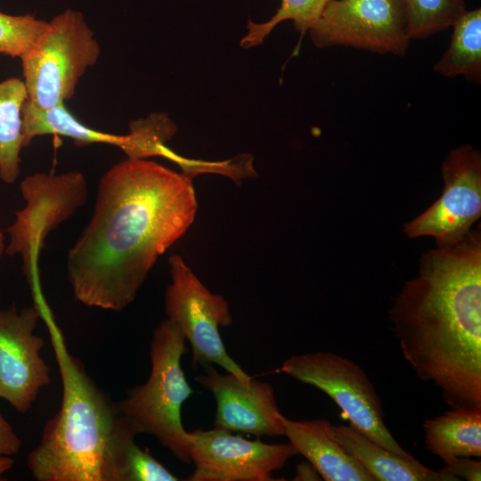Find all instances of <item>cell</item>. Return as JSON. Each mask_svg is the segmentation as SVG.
<instances>
[{
	"label": "cell",
	"instance_id": "obj_23",
	"mask_svg": "<svg viewBox=\"0 0 481 481\" xmlns=\"http://www.w3.org/2000/svg\"><path fill=\"white\" fill-rule=\"evenodd\" d=\"M179 478L135 442L127 449L120 481H177Z\"/></svg>",
	"mask_w": 481,
	"mask_h": 481
},
{
	"label": "cell",
	"instance_id": "obj_10",
	"mask_svg": "<svg viewBox=\"0 0 481 481\" xmlns=\"http://www.w3.org/2000/svg\"><path fill=\"white\" fill-rule=\"evenodd\" d=\"M439 199L404 226L410 238L433 237L437 247L461 241L481 216V154L470 144L452 149L441 166Z\"/></svg>",
	"mask_w": 481,
	"mask_h": 481
},
{
	"label": "cell",
	"instance_id": "obj_15",
	"mask_svg": "<svg viewBox=\"0 0 481 481\" xmlns=\"http://www.w3.org/2000/svg\"><path fill=\"white\" fill-rule=\"evenodd\" d=\"M333 436L378 481H454L427 468L412 455L402 456L373 442L356 428L332 426Z\"/></svg>",
	"mask_w": 481,
	"mask_h": 481
},
{
	"label": "cell",
	"instance_id": "obj_27",
	"mask_svg": "<svg viewBox=\"0 0 481 481\" xmlns=\"http://www.w3.org/2000/svg\"><path fill=\"white\" fill-rule=\"evenodd\" d=\"M14 464V461L8 455H0V476L9 470Z\"/></svg>",
	"mask_w": 481,
	"mask_h": 481
},
{
	"label": "cell",
	"instance_id": "obj_28",
	"mask_svg": "<svg viewBox=\"0 0 481 481\" xmlns=\"http://www.w3.org/2000/svg\"><path fill=\"white\" fill-rule=\"evenodd\" d=\"M5 244H4V236L3 232L0 229V258L2 257L4 252L5 251Z\"/></svg>",
	"mask_w": 481,
	"mask_h": 481
},
{
	"label": "cell",
	"instance_id": "obj_2",
	"mask_svg": "<svg viewBox=\"0 0 481 481\" xmlns=\"http://www.w3.org/2000/svg\"><path fill=\"white\" fill-rule=\"evenodd\" d=\"M404 359L452 409L481 408V232L424 253L388 310Z\"/></svg>",
	"mask_w": 481,
	"mask_h": 481
},
{
	"label": "cell",
	"instance_id": "obj_17",
	"mask_svg": "<svg viewBox=\"0 0 481 481\" xmlns=\"http://www.w3.org/2000/svg\"><path fill=\"white\" fill-rule=\"evenodd\" d=\"M425 444L444 463L481 456V408H455L426 420Z\"/></svg>",
	"mask_w": 481,
	"mask_h": 481
},
{
	"label": "cell",
	"instance_id": "obj_11",
	"mask_svg": "<svg viewBox=\"0 0 481 481\" xmlns=\"http://www.w3.org/2000/svg\"><path fill=\"white\" fill-rule=\"evenodd\" d=\"M194 470L191 481H270L298 454L289 444H265L214 428L186 433Z\"/></svg>",
	"mask_w": 481,
	"mask_h": 481
},
{
	"label": "cell",
	"instance_id": "obj_19",
	"mask_svg": "<svg viewBox=\"0 0 481 481\" xmlns=\"http://www.w3.org/2000/svg\"><path fill=\"white\" fill-rule=\"evenodd\" d=\"M451 42L434 70L443 77L462 76L481 82V9L466 10L452 24Z\"/></svg>",
	"mask_w": 481,
	"mask_h": 481
},
{
	"label": "cell",
	"instance_id": "obj_5",
	"mask_svg": "<svg viewBox=\"0 0 481 481\" xmlns=\"http://www.w3.org/2000/svg\"><path fill=\"white\" fill-rule=\"evenodd\" d=\"M99 55V43L80 12L67 9L54 16L20 58L25 103L49 110L71 99Z\"/></svg>",
	"mask_w": 481,
	"mask_h": 481
},
{
	"label": "cell",
	"instance_id": "obj_26",
	"mask_svg": "<svg viewBox=\"0 0 481 481\" xmlns=\"http://www.w3.org/2000/svg\"><path fill=\"white\" fill-rule=\"evenodd\" d=\"M318 472L313 465L306 462H302L297 468V473L294 480H318Z\"/></svg>",
	"mask_w": 481,
	"mask_h": 481
},
{
	"label": "cell",
	"instance_id": "obj_14",
	"mask_svg": "<svg viewBox=\"0 0 481 481\" xmlns=\"http://www.w3.org/2000/svg\"><path fill=\"white\" fill-rule=\"evenodd\" d=\"M284 436L326 481H375L333 436L328 420H293L281 417Z\"/></svg>",
	"mask_w": 481,
	"mask_h": 481
},
{
	"label": "cell",
	"instance_id": "obj_21",
	"mask_svg": "<svg viewBox=\"0 0 481 481\" xmlns=\"http://www.w3.org/2000/svg\"><path fill=\"white\" fill-rule=\"evenodd\" d=\"M330 0H281V4L274 15L263 23L248 22V32L240 40V46L250 48L263 43L279 23L290 20L298 32L300 40L317 20Z\"/></svg>",
	"mask_w": 481,
	"mask_h": 481
},
{
	"label": "cell",
	"instance_id": "obj_22",
	"mask_svg": "<svg viewBox=\"0 0 481 481\" xmlns=\"http://www.w3.org/2000/svg\"><path fill=\"white\" fill-rule=\"evenodd\" d=\"M46 24L30 14L11 15L0 11V54L20 59Z\"/></svg>",
	"mask_w": 481,
	"mask_h": 481
},
{
	"label": "cell",
	"instance_id": "obj_8",
	"mask_svg": "<svg viewBox=\"0 0 481 481\" xmlns=\"http://www.w3.org/2000/svg\"><path fill=\"white\" fill-rule=\"evenodd\" d=\"M168 264L165 313L190 343L192 366L215 363L249 383L253 377L230 356L220 335V327L232 323L228 302L210 292L179 255L171 256Z\"/></svg>",
	"mask_w": 481,
	"mask_h": 481
},
{
	"label": "cell",
	"instance_id": "obj_6",
	"mask_svg": "<svg viewBox=\"0 0 481 481\" xmlns=\"http://www.w3.org/2000/svg\"><path fill=\"white\" fill-rule=\"evenodd\" d=\"M327 394L350 425L368 438L402 456H411L384 422L380 399L365 371L351 360L331 352L292 355L277 370Z\"/></svg>",
	"mask_w": 481,
	"mask_h": 481
},
{
	"label": "cell",
	"instance_id": "obj_1",
	"mask_svg": "<svg viewBox=\"0 0 481 481\" xmlns=\"http://www.w3.org/2000/svg\"><path fill=\"white\" fill-rule=\"evenodd\" d=\"M197 208L192 176L144 159L115 164L102 176L90 221L68 252L75 299L114 312L127 307Z\"/></svg>",
	"mask_w": 481,
	"mask_h": 481
},
{
	"label": "cell",
	"instance_id": "obj_3",
	"mask_svg": "<svg viewBox=\"0 0 481 481\" xmlns=\"http://www.w3.org/2000/svg\"><path fill=\"white\" fill-rule=\"evenodd\" d=\"M49 328L62 400L28 455L29 469L37 481H120L127 449L142 433L66 350L53 322Z\"/></svg>",
	"mask_w": 481,
	"mask_h": 481
},
{
	"label": "cell",
	"instance_id": "obj_20",
	"mask_svg": "<svg viewBox=\"0 0 481 481\" xmlns=\"http://www.w3.org/2000/svg\"><path fill=\"white\" fill-rule=\"evenodd\" d=\"M412 39H424L452 27L467 10L465 0H402Z\"/></svg>",
	"mask_w": 481,
	"mask_h": 481
},
{
	"label": "cell",
	"instance_id": "obj_4",
	"mask_svg": "<svg viewBox=\"0 0 481 481\" xmlns=\"http://www.w3.org/2000/svg\"><path fill=\"white\" fill-rule=\"evenodd\" d=\"M185 338L168 319L154 330L151 342V369L147 381L131 387L116 403L118 411L141 433L153 436L180 461L189 464L182 406L193 393L181 366L187 352Z\"/></svg>",
	"mask_w": 481,
	"mask_h": 481
},
{
	"label": "cell",
	"instance_id": "obj_16",
	"mask_svg": "<svg viewBox=\"0 0 481 481\" xmlns=\"http://www.w3.org/2000/svg\"><path fill=\"white\" fill-rule=\"evenodd\" d=\"M22 148H27L35 137L44 135L69 137L79 147L93 143L114 145L124 151L127 158H135L138 148L133 132L130 131L126 135H116L93 129L72 115L64 103L49 110L35 109L25 103L22 110Z\"/></svg>",
	"mask_w": 481,
	"mask_h": 481
},
{
	"label": "cell",
	"instance_id": "obj_25",
	"mask_svg": "<svg viewBox=\"0 0 481 481\" xmlns=\"http://www.w3.org/2000/svg\"><path fill=\"white\" fill-rule=\"evenodd\" d=\"M20 440L11 424L0 412V455L12 456L19 452Z\"/></svg>",
	"mask_w": 481,
	"mask_h": 481
},
{
	"label": "cell",
	"instance_id": "obj_18",
	"mask_svg": "<svg viewBox=\"0 0 481 481\" xmlns=\"http://www.w3.org/2000/svg\"><path fill=\"white\" fill-rule=\"evenodd\" d=\"M27 90L22 79L0 81V179L13 183L20 173L22 148V110Z\"/></svg>",
	"mask_w": 481,
	"mask_h": 481
},
{
	"label": "cell",
	"instance_id": "obj_12",
	"mask_svg": "<svg viewBox=\"0 0 481 481\" xmlns=\"http://www.w3.org/2000/svg\"><path fill=\"white\" fill-rule=\"evenodd\" d=\"M41 315L36 305L0 310V398L22 413L51 380L40 355L45 341L34 333Z\"/></svg>",
	"mask_w": 481,
	"mask_h": 481
},
{
	"label": "cell",
	"instance_id": "obj_24",
	"mask_svg": "<svg viewBox=\"0 0 481 481\" xmlns=\"http://www.w3.org/2000/svg\"><path fill=\"white\" fill-rule=\"evenodd\" d=\"M446 476L455 480L459 477L468 481L481 480V461L470 460L469 457H457L444 463V467L439 470Z\"/></svg>",
	"mask_w": 481,
	"mask_h": 481
},
{
	"label": "cell",
	"instance_id": "obj_13",
	"mask_svg": "<svg viewBox=\"0 0 481 481\" xmlns=\"http://www.w3.org/2000/svg\"><path fill=\"white\" fill-rule=\"evenodd\" d=\"M195 380L216 402L214 428L257 436H284L281 412L271 384L254 378L244 383L235 375L218 372L210 364Z\"/></svg>",
	"mask_w": 481,
	"mask_h": 481
},
{
	"label": "cell",
	"instance_id": "obj_7",
	"mask_svg": "<svg viewBox=\"0 0 481 481\" xmlns=\"http://www.w3.org/2000/svg\"><path fill=\"white\" fill-rule=\"evenodd\" d=\"M20 187L26 205L15 212V220L7 228L10 239L5 253L21 257L23 273L37 290L38 259L45 240L85 205L87 183L77 170L61 174L40 172L25 177Z\"/></svg>",
	"mask_w": 481,
	"mask_h": 481
},
{
	"label": "cell",
	"instance_id": "obj_9",
	"mask_svg": "<svg viewBox=\"0 0 481 481\" xmlns=\"http://www.w3.org/2000/svg\"><path fill=\"white\" fill-rule=\"evenodd\" d=\"M319 48L350 46L404 56L411 39L402 0H330L308 30Z\"/></svg>",
	"mask_w": 481,
	"mask_h": 481
}]
</instances>
